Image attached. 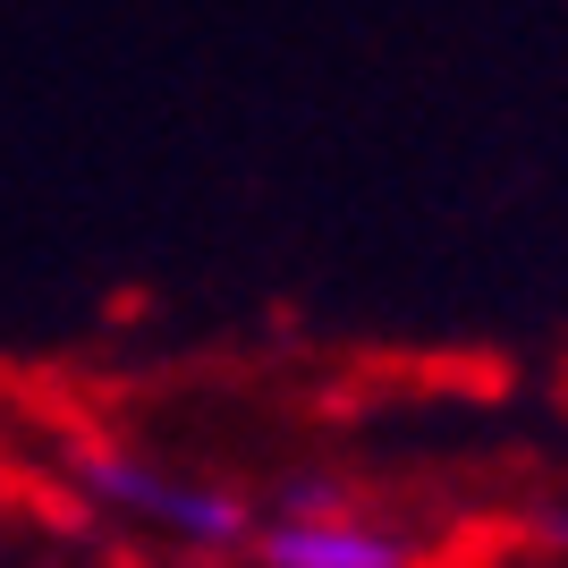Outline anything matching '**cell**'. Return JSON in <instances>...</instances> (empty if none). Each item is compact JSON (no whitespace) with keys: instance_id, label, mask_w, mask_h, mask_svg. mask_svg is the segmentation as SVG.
<instances>
[{"instance_id":"6da1fadb","label":"cell","mask_w":568,"mask_h":568,"mask_svg":"<svg viewBox=\"0 0 568 568\" xmlns=\"http://www.w3.org/2000/svg\"><path fill=\"white\" fill-rule=\"evenodd\" d=\"M69 467H77V484H85L94 500H111V509H128V518H144V526H162V535H179V544H204V551L255 544V509H246L230 484L162 475V467H144V458L111 450V442H77Z\"/></svg>"},{"instance_id":"7a4b0ae2","label":"cell","mask_w":568,"mask_h":568,"mask_svg":"<svg viewBox=\"0 0 568 568\" xmlns=\"http://www.w3.org/2000/svg\"><path fill=\"white\" fill-rule=\"evenodd\" d=\"M263 568H416V544L390 535V526L332 509V518H272L255 526Z\"/></svg>"}]
</instances>
